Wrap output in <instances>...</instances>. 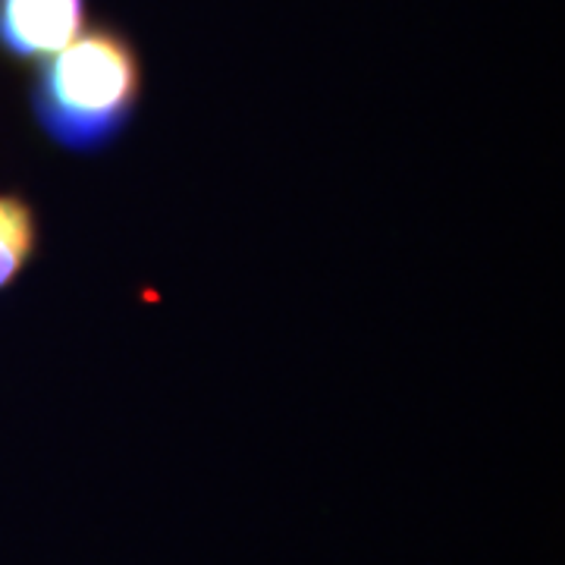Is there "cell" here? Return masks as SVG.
<instances>
[{
	"instance_id": "cell-1",
	"label": "cell",
	"mask_w": 565,
	"mask_h": 565,
	"mask_svg": "<svg viewBox=\"0 0 565 565\" xmlns=\"http://www.w3.org/2000/svg\"><path fill=\"white\" fill-rule=\"evenodd\" d=\"M139 98V51L110 25H95L51 54L29 92L41 132L76 154H95L120 139Z\"/></svg>"
},
{
	"instance_id": "cell-2",
	"label": "cell",
	"mask_w": 565,
	"mask_h": 565,
	"mask_svg": "<svg viewBox=\"0 0 565 565\" xmlns=\"http://www.w3.org/2000/svg\"><path fill=\"white\" fill-rule=\"evenodd\" d=\"M88 0H0V54L47 61L85 32Z\"/></svg>"
},
{
	"instance_id": "cell-3",
	"label": "cell",
	"mask_w": 565,
	"mask_h": 565,
	"mask_svg": "<svg viewBox=\"0 0 565 565\" xmlns=\"http://www.w3.org/2000/svg\"><path fill=\"white\" fill-rule=\"evenodd\" d=\"M39 221L32 204L20 195H0V289L20 277L35 258Z\"/></svg>"
}]
</instances>
